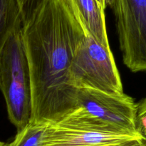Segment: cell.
Returning a JSON list of instances; mask_svg holds the SVG:
<instances>
[{"label":"cell","mask_w":146,"mask_h":146,"mask_svg":"<svg viewBox=\"0 0 146 146\" xmlns=\"http://www.w3.org/2000/svg\"><path fill=\"white\" fill-rule=\"evenodd\" d=\"M139 138L60 122L49 123L45 146H115Z\"/></svg>","instance_id":"8992f818"},{"label":"cell","mask_w":146,"mask_h":146,"mask_svg":"<svg viewBox=\"0 0 146 146\" xmlns=\"http://www.w3.org/2000/svg\"><path fill=\"white\" fill-rule=\"evenodd\" d=\"M49 123H31L17 131L8 146H45L46 128Z\"/></svg>","instance_id":"9c48e42d"},{"label":"cell","mask_w":146,"mask_h":146,"mask_svg":"<svg viewBox=\"0 0 146 146\" xmlns=\"http://www.w3.org/2000/svg\"><path fill=\"white\" fill-rule=\"evenodd\" d=\"M19 25L7 38L0 53V90L9 119L17 131L25 128L31 116V86L29 67Z\"/></svg>","instance_id":"7a4b0ae2"},{"label":"cell","mask_w":146,"mask_h":146,"mask_svg":"<svg viewBox=\"0 0 146 146\" xmlns=\"http://www.w3.org/2000/svg\"><path fill=\"white\" fill-rule=\"evenodd\" d=\"M86 33L104 46L110 47L105 10L96 0H68Z\"/></svg>","instance_id":"52a82bcc"},{"label":"cell","mask_w":146,"mask_h":146,"mask_svg":"<svg viewBox=\"0 0 146 146\" xmlns=\"http://www.w3.org/2000/svg\"><path fill=\"white\" fill-rule=\"evenodd\" d=\"M123 63L132 72L146 71V0H110Z\"/></svg>","instance_id":"5b68a950"},{"label":"cell","mask_w":146,"mask_h":146,"mask_svg":"<svg viewBox=\"0 0 146 146\" xmlns=\"http://www.w3.org/2000/svg\"><path fill=\"white\" fill-rule=\"evenodd\" d=\"M4 143V142H2V141H0V145H2V144Z\"/></svg>","instance_id":"9a60e30c"},{"label":"cell","mask_w":146,"mask_h":146,"mask_svg":"<svg viewBox=\"0 0 146 146\" xmlns=\"http://www.w3.org/2000/svg\"><path fill=\"white\" fill-rule=\"evenodd\" d=\"M0 146H8V143H4L2 145H1Z\"/></svg>","instance_id":"5bb4252c"},{"label":"cell","mask_w":146,"mask_h":146,"mask_svg":"<svg viewBox=\"0 0 146 146\" xmlns=\"http://www.w3.org/2000/svg\"><path fill=\"white\" fill-rule=\"evenodd\" d=\"M115 146H146V140L144 137L131 140L120 145Z\"/></svg>","instance_id":"7c38bea8"},{"label":"cell","mask_w":146,"mask_h":146,"mask_svg":"<svg viewBox=\"0 0 146 146\" xmlns=\"http://www.w3.org/2000/svg\"><path fill=\"white\" fill-rule=\"evenodd\" d=\"M96 1L98 3V4L101 6V8H102L103 9L106 10L107 6L109 4L110 0H96Z\"/></svg>","instance_id":"4fadbf2b"},{"label":"cell","mask_w":146,"mask_h":146,"mask_svg":"<svg viewBox=\"0 0 146 146\" xmlns=\"http://www.w3.org/2000/svg\"><path fill=\"white\" fill-rule=\"evenodd\" d=\"M137 127L146 140V96L137 104Z\"/></svg>","instance_id":"30bf717a"},{"label":"cell","mask_w":146,"mask_h":146,"mask_svg":"<svg viewBox=\"0 0 146 146\" xmlns=\"http://www.w3.org/2000/svg\"><path fill=\"white\" fill-rule=\"evenodd\" d=\"M74 111L96 123L143 137L137 127V104L125 93L110 95L91 88H77Z\"/></svg>","instance_id":"277c9868"},{"label":"cell","mask_w":146,"mask_h":146,"mask_svg":"<svg viewBox=\"0 0 146 146\" xmlns=\"http://www.w3.org/2000/svg\"><path fill=\"white\" fill-rule=\"evenodd\" d=\"M21 35L31 78L30 122H58L76 107L68 72L85 31L68 0H46L23 22Z\"/></svg>","instance_id":"6da1fadb"},{"label":"cell","mask_w":146,"mask_h":146,"mask_svg":"<svg viewBox=\"0 0 146 146\" xmlns=\"http://www.w3.org/2000/svg\"><path fill=\"white\" fill-rule=\"evenodd\" d=\"M46 0H17L23 16L27 17L34 12Z\"/></svg>","instance_id":"8fae6325"},{"label":"cell","mask_w":146,"mask_h":146,"mask_svg":"<svg viewBox=\"0 0 146 146\" xmlns=\"http://www.w3.org/2000/svg\"><path fill=\"white\" fill-rule=\"evenodd\" d=\"M68 76L75 88H91L110 95L124 94L111 48L87 33L76 51Z\"/></svg>","instance_id":"3957f363"},{"label":"cell","mask_w":146,"mask_h":146,"mask_svg":"<svg viewBox=\"0 0 146 146\" xmlns=\"http://www.w3.org/2000/svg\"><path fill=\"white\" fill-rule=\"evenodd\" d=\"M22 24L17 0H0V53L11 32Z\"/></svg>","instance_id":"ba28073f"}]
</instances>
